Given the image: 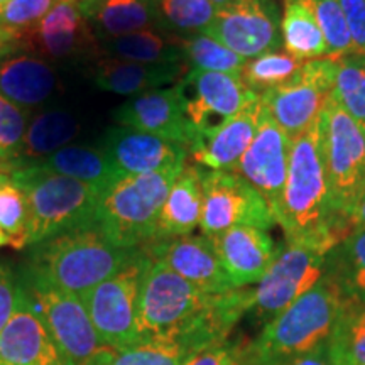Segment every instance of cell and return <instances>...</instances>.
<instances>
[{"mask_svg": "<svg viewBox=\"0 0 365 365\" xmlns=\"http://www.w3.org/2000/svg\"><path fill=\"white\" fill-rule=\"evenodd\" d=\"M274 220L284 230L286 244L312 245L327 252L355 228L340 220L331 210L319 118L312 129L291 143L289 170Z\"/></svg>", "mask_w": 365, "mask_h": 365, "instance_id": "1", "label": "cell"}, {"mask_svg": "<svg viewBox=\"0 0 365 365\" xmlns=\"http://www.w3.org/2000/svg\"><path fill=\"white\" fill-rule=\"evenodd\" d=\"M135 250L113 245L97 225L80 227L31 245L22 272L83 298L124 266Z\"/></svg>", "mask_w": 365, "mask_h": 365, "instance_id": "2", "label": "cell"}, {"mask_svg": "<svg viewBox=\"0 0 365 365\" xmlns=\"http://www.w3.org/2000/svg\"><path fill=\"white\" fill-rule=\"evenodd\" d=\"M352 304L330 277L299 296L266 323L250 352L255 365H284L330 339L336 323Z\"/></svg>", "mask_w": 365, "mask_h": 365, "instance_id": "3", "label": "cell"}, {"mask_svg": "<svg viewBox=\"0 0 365 365\" xmlns=\"http://www.w3.org/2000/svg\"><path fill=\"white\" fill-rule=\"evenodd\" d=\"M252 287L220 294L202 318L176 335L118 346H102L85 365H186L195 355L230 339L237 322L250 312Z\"/></svg>", "mask_w": 365, "mask_h": 365, "instance_id": "4", "label": "cell"}, {"mask_svg": "<svg viewBox=\"0 0 365 365\" xmlns=\"http://www.w3.org/2000/svg\"><path fill=\"white\" fill-rule=\"evenodd\" d=\"M29 207V247L73 228L95 225L102 191L73 178L34 166L11 171ZM27 247V249H29Z\"/></svg>", "mask_w": 365, "mask_h": 365, "instance_id": "5", "label": "cell"}, {"mask_svg": "<svg viewBox=\"0 0 365 365\" xmlns=\"http://www.w3.org/2000/svg\"><path fill=\"white\" fill-rule=\"evenodd\" d=\"M181 171L118 176L100 193L95 225L120 249H139L154 228L173 181Z\"/></svg>", "mask_w": 365, "mask_h": 365, "instance_id": "6", "label": "cell"}, {"mask_svg": "<svg viewBox=\"0 0 365 365\" xmlns=\"http://www.w3.org/2000/svg\"><path fill=\"white\" fill-rule=\"evenodd\" d=\"M319 137L331 210L355 227L354 213L365 193V135L333 95L319 115Z\"/></svg>", "mask_w": 365, "mask_h": 365, "instance_id": "7", "label": "cell"}, {"mask_svg": "<svg viewBox=\"0 0 365 365\" xmlns=\"http://www.w3.org/2000/svg\"><path fill=\"white\" fill-rule=\"evenodd\" d=\"M218 296L205 293L149 255L140 282L137 341L171 336L186 330L217 303Z\"/></svg>", "mask_w": 365, "mask_h": 365, "instance_id": "8", "label": "cell"}, {"mask_svg": "<svg viewBox=\"0 0 365 365\" xmlns=\"http://www.w3.org/2000/svg\"><path fill=\"white\" fill-rule=\"evenodd\" d=\"M148 262V252L139 247L115 274L81 298L103 346L137 344L139 293Z\"/></svg>", "mask_w": 365, "mask_h": 365, "instance_id": "9", "label": "cell"}, {"mask_svg": "<svg viewBox=\"0 0 365 365\" xmlns=\"http://www.w3.org/2000/svg\"><path fill=\"white\" fill-rule=\"evenodd\" d=\"M19 281L51 333L65 365H85L91 355L102 349L103 344L91 323L83 299L24 272H21Z\"/></svg>", "mask_w": 365, "mask_h": 365, "instance_id": "10", "label": "cell"}, {"mask_svg": "<svg viewBox=\"0 0 365 365\" xmlns=\"http://www.w3.org/2000/svg\"><path fill=\"white\" fill-rule=\"evenodd\" d=\"M336 61L330 58L304 61L286 83L259 95L262 107L291 140L317 124L335 88Z\"/></svg>", "mask_w": 365, "mask_h": 365, "instance_id": "11", "label": "cell"}, {"mask_svg": "<svg viewBox=\"0 0 365 365\" xmlns=\"http://www.w3.org/2000/svg\"><path fill=\"white\" fill-rule=\"evenodd\" d=\"M328 274V252L312 245L286 244L276 261L252 289L250 313L266 323Z\"/></svg>", "mask_w": 365, "mask_h": 365, "instance_id": "12", "label": "cell"}, {"mask_svg": "<svg viewBox=\"0 0 365 365\" xmlns=\"http://www.w3.org/2000/svg\"><path fill=\"white\" fill-rule=\"evenodd\" d=\"M182 112L196 135L210 134L244 110L259 95L237 75L188 70L175 85Z\"/></svg>", "mask_w": 365, "mask_h": 365, "instance_id": "13", "label": "cell"}, {"mask_svg": "<svg viewBox=\"0 0 365 365\" xmlns=\"http://www.w3.org/2000/svg\"><path fill=\"white\" fill-rule=\"evenodd\" d=\"M202 185L200 230L203 235L213 237L242 225L269 230L276 223L262 196L237 173L203 170Z\"/></svg>", "mask_w": 365, "mask_h": 365, "instance_id": "14", "label": "cell"}, {"mask_svg": "<svg viewBox=\"0 0 365 365\" xmlns=\"http://www.w3.org/2000/svg\"><path fill=\"white\" fill-rule=\"evenodd\" d=\"M205 34L244 59L279 49L281 17L274 0H234L218 7Z\"/></svg>", "mask_w": 365, "mask_h": 365, "instance_id": "15", "label": "cell"}, {"mask_svg": "<svg viewBox=\"0 0 365 365\" xmlns=\"http://www.w3.org/2000/svg\"><path fill=\"white\" fill-rule=\"evenodd\" d=\"M291 143L293 140L277 125V122L261 103L257 130L252 144L242 156L234 173L262 196L264 202L271 208L272 217L279 208L282 190L286 185Z\"/></svg>", "mask_w": 365, "mask_h": 365, "instance_id": "16", "label": "cell"}, {"mask_svg": "<svg viewBox=\"0 0 365 365\" xmlns=\"http://www.w3.org/2000/svg\"><path fill=\"white\" fill-rule=\"evenodd\" d=\"M98 148L118 176L181 171L188 158V149L180 143L122 125L108 127Z\"/></svg>", "mask_w": 365, "mask_h": 365, "instance_id": "17", "label": "cell"}, {"mask_svg": "<svg viewBox=\"0 0 365 365\" xmlns=\"http://www.w3.org/2000/svg\"><path fill=\"white\" fill-rule=\"evenodd\" d=\"M144 250L205 293L222 294L235 289L207 235L190 234L150 242Z\"/></svg>", "mask_w": 365, "mask_h": 365, "instance_id": "18", "label": "cell"}, {"mask_svg": "<svg viewBox=\"0 0 365 365\" xmlns=\"http://www.w3.org/2000/svg\"><path fill=\"white\" fill-rule=\"evenodd\" d=\"M93 43L95 36L76 0H58L38 26L19 36L21 49L48 61L80 56Z\"/></svg>", "mask_w": 365, "mask_h": 365, "instance_id": "19", "label": "cell"}, {"mask_svg": "<svg viewBox=\"0 0 365 365\" xmlns=\"http://www.w3.org/2000/svg\"><path fill=\"white\" fill-rule=\"evenodd\" d=\"M210 240L235 289L257 284L281 252L267 230L257 227L228 228Z\"/></svg>", "mask_w": 365, "mask_h": 365, "instance_id": "20", "label": "cell"}, {"mask_svg": "<svg viewBox=\"0 0 365 365\" xmlns=\"http://www.w3.org/2000/svg\"><path fill=\"white\" fill-rule=\"evenodd\" d=\"M118 125L175 140L190 149L193 132L182 112L176 88H158L125 100L112 113Z\"/></svg>", "mask_w": 365, "mask_h": 365, "instance_id": "21", "label": "cell"}, {"mask_svg": "<svg viewBox=\"0 0 365 365\" xmlns=\"http://www.w3.org/2000/svg\"><path fill=\"white\" fill-rule=\"evenodd\" d=\"M0 365H65L21 281L16 312L0 331Z\"/></svg>", "mask_w": 365, "mask_h": 365, "instance_id": "22", "label": "cell"}, {"mask_svg": "<svg viewBox=\"0 0 365 365\" xmlns=\"http://www.w3.org/2000/svg\"><path fill=\"white\" fill-rule=\"evenodd\" d=\"M259 112L261 100H255L218 129L196 135L188 149L193 164L208 171H235L237 164L252 144Z\"/></svg>", "mask_w": 365, "mask_h": 365, "instance_id": "23", "label": "cell"}, {"mask_svg": "<svg viewBox=\"0 0 365 365\" xmlns=\"http://www.w3.org/2000/svg\"><path fill=\"white\" fill-rule=\"evenodd\" d=\"M58 81L56 68L39 54L17 49L0 58V93L26 110L48 102Z\"/></svg>", "mask_w": 365, "mask_h": 365, "instance_id": "24", "label": "cell"}, {"mask_svg": "<svg viewBox=\"0 0 365 365\" xmlns=\"http://www.w3.org/2000/svg\"><path fill=\"white\" fill-rule=\"evenodd\" d=\"M202 175L203 170L200 166L185 164L180 175L173 181L166 202L159 212L154 237L150 242L190 235L196 228H200L203 207Z\"/></svg>", "mask_w": 365, "mask_h": 365, "instance_id": "25", "label": "cell"}, {"mask_svg": "<svg viewBox=\"0 0 365 365\" xmlns=\"http://www.w3.org/2000/svg\"><path fill=\"white\" fill-rule=\"evenodd\" d=\"M185 63H144L122 61V59L102 56L93 68V81L98 88L108 93L135 97L145 91L163 88L164 85L176 83L188 71Z\"/></svg>", "mask_w": 365, "mask_h": 365, "instance_id": "26", "label": "cell"}, {"mask_svg": "<svg viewBox=\"0 0 365 365\" xmlns=\"http://www.w3.org/2000/svg\"><path fill=\"white\" fill-rule=\"evenodd\" d=\"M78 6L98 43L158 27L154 0H90Z\"/></svg>", "mask_w": 365, "mask_h": 365, "instance_id": "27", "label": "cell"}, {"mask_svg": "<svg viewBox=\"0 0 365 365\" xmlns=\"http://www.w3.org/2000/svg\"><path fill=\"white\" fill-rule=\"evenodd\" d=\"M81 132L80 118L66 108H49L31 118L16 168L31 166L66 148ZM14 168V170H16ZM12 170V171H14Z\"/></svg>", "mask_w": 365, "mask_h": 365, "instance_id": "28", "label": "cell"}, {"mask_svg": "<svg viewBox=\"0 0 365 365\" xmlns=\"http://www.w3.org/2000/svg\"><path fill=\"white\" fill-rule=\"evenodd\" d=\"M100 51L107 58L144 63V65L182 63L180 38L170 33L164 34L158 27L103 41V43H100Z\"/></svg>", "mask_w": 365, "mask_h": 365, "instance_id": "29", "label": "cell"}, {"mask_svg": "<svg viewBox=\"0 0 365 365\" xmlns=\"http://www.w3.org/2000/svg\"><path fill=\"white\" fill-rule=\"evenodd\" d=\"M34 166L83 181L100 191L118 178L103 150L90 145H66L51 156L44 158L43 161L36 163Z\"/></svg>", "mask_w": 365, "mask_h": 365, "instance_id": "30", "label": "cell"}, {"mask_svg": "<svg viewBox=\"0 0 365 365\" xmlns=\"http://www.w3.org/2000/svg\"><path fill=\"white\" fill-rule=\"evenodd\" d=\"M355 304L365 307V227H355L328 252V274Z\"/></svg>", "mask_w": 365, "mask_h": 365, "instance_id": "31", "label": "cell"}, {"mask_svg": "<svg viewBox=\"0 0 365 365\" xmlns=\"http://www.w3.org/2000/svg\"><path fill=\"white\" fill-rule=\"evenodd\" d=\"M281 43L286 53L299 61H312L328 56L323 38L313 12L303 0H284L281 17Z\"/></svg>", "mask_w": 365, "mask_h": 365, "instance_id": "32", "label": "cell"}, {"mask_svg": "<svg viewBox=\"0 0 365 365\" xmlns=\"http://www.w3.org/2000/svg\"><path fill=\"white\" fill-rule=\"evenodd\" d=\"M154 7L158 29L178 38L205 33L218 11L210 0H154Z\"/></svg>", "mask_w": 365, "mask_h": 365, "instance_id": "33", "label": "cell"}, {"mask_svg": "<svg viewBox=\"0 0 365 365\" xmlns=\"http://www.w3.org/2000/svg\"><path fill=\"white\" fill-rule=\"evenodd\" d=\"M182 63L190 70L227 73V75H242L247 59L223 46L220 41L208 34H195L188 38H180Z\"/></svg>", "mask_w": 365, "mask_h": 365, "instance_id": "34", "label": "cell"}, {"mask_svg": "<svg viewBox=\"0 0 365 365\" xmlns=\"http://www.w3.org/2000/svg\"><path fill=\"white\" fill-rule=\"evenodd\" d=\"M336 61L333 98L365 135V56L346 54Z\"/></svg>", "mask_w": 365, "mask_h": 365, "instance_id": "35", "label": "cell"}, {"mask_svg": "<svg viewBox=\"0 0 365 365\" xmlns=\"http://www.w3.org/2000/svg\"><path fill=\"white\" fill-rule=\"evenodd\" d=\"M0 228L16 250L29 247V207L11 173H0Z\"/></svg>", "mask_w": 365, "mask_h": 365, "instance_id": "36", "label": "cell"}, {"mask_svg": "<svg viewBox=\"0 0 365 365\" xmlns=\"http://www.w3.org/2000/svg\"><path fill=\"white\" fill-rule=\"evenodd\" d=\"M304 61L289 56L286 51H267L252 59H247L240 78L257 95L276 88L289 81L301 70Z\"/></svg>", "mask_w": 365, "mask_h": 365, "instance_id": "37", "label": "cell"}, {"mask_svg": "<svg viewBox=\"0 0 365 365\" xmlns=\"http://www.w3.org/2000/svg\"><path fill=\"white\" fill-rule=\"evenodd\" d=\"M341 365H365V307L352 303L328 339Z\"/></svg>", "mask_w": 365, "mask_h": 365, "instance_id": "38", "label": "cell"}, {"mask_svg": "<svg viewBox=\"0 0 365 365\" xmlns=\"http://www.w3.org/2000/svg\"><path fill=\"white\" fill-rule=\"evenodd\" d=\"M303 2L313 12L323 38L327 41V58L339 59L346 54H352V36H350L345 14L341 11L339 0H303Z\"/></svg>", "mask_w": 365, "mask_h": 365, "instance_id": "39", "label": "cell"}, {"mask_svg": "<svg viewBox=\"0 0 365 365\" xmlns=\"http://www.w3.org/2000/svg\"><path fill=\"white\" fill-rule=\"evenodd\" d=\"M31 112L0 93V159L14 170L21 156L26 130L31 122Z\"/></svg>", "mask_w": 365, "mask_h": 365, "instance_id": "40", "label": "cell"}, {"mask_svg": "<svg viewBox=\"0 0 365 365\" xmlns=\"http://www.w3.org/2000/svg\"><path fill=\"white\" fill-rule=\"evenodd\" d=\"M58 0H9L0 9V29L19 36L31 31L56 6Z\"/></svg>", "mask_w": 365, "mask_h": 365, "instance_id": "41", "label": "cell"}, {"mask_svg": "<svg viewBox=\"0 0 365 365\" xmlns=\"http://www.w3.org/2000/svg\"><path fill=\"white\" fill-rule=\"evenodd\" d=\"M186 365H255L250 341L223 340L195 355Z\"/></svg>", "mask_w": 365, "mask_h": 365, "instance_id": "42", "label": "cell"}, {"mask_svg": "<svg viewBox=\"0 0 365 365\" xmlns=\"http://www.w3.org/2000/svg\"><path fill=\"white\" fill-rule=\"evenodd\" d=\"M19 299V276L7 262L0 261V331L16 312Z\"/></svg>", "mask_w": 365, "mask_h": 365, "instance_id": "43", "label": "cell"}, {"mask_svg": "<svg viewBox=\"0 0 365 365\" xmlns=\"http://www.w3.org/2000/svg\"><path fill=\"white\" fill-rule=\"evenodd\" d=\"M352 36L354 53L365 56V0H339Z\"/></svg>", "mask_w": 365, "mask_h": 365, "instance_id": "44", "label": "cell"}, {"mask_svg": "<svg viewBox=\"0 0 365 365\" xmlns=\"http://www.w3.org/2000/svg\"><path fill=\"white\" fill-rule=\"evenodd\" d=\"M284 365H341V364L340 360L335 357V354L331 352L330 344H328L327 340L325 344L318 345L317 349L312 350V352L299 355V357L289 360V362Z\"/></svg>", "mask_w": 365, "mask_h": 365, "instance_id": "45", "label": "cell"}, {"mask_svg": "<svg viewBox=\"0 0 365 365\" xmlns=\"http://www.w3.org/2000/svg\"><path fill=\"white\" fill-rule=\"evenodd\" d=\"M17 49H21V44H19V41H17L16 36L7 33V31L0 29V58H4V56H7V54L17 51Z\"/></svg>", "mask_w": 365, "mask_h": 365, "instance_id": "46", "label": "cell"}, {"mask_svg": "<svg viewBox=\"0 0 365 365\" xmlns=\"http://www.w3.org/2000/svg\"><path fill=\"white\" fill-rule=\"evenodd\" d=\"M354 223H355V227H365V193L362 196V200H360L357 210H355V213H354Z\"/></svg>", "mask_w": 365, "mask_h": 365, "instance_id": "47", "label": "cell"}, {"mask_svg": "<svg viewBox=\"0 0 365 365\" xmlns=\"http://www.w3.org/2000/svg\"><path fill=\"white\" fill-rule=\"evenodd\" d=\"M6 245H9V237L6 235V232L0 228V249L6 247Z\"/></svg>", "mask_w": 365, "mask_h": 365, "instance_id": "48", "label": "cell"}, {"mask_svg": "<svg viewBox=\"0 0 365 365\" xmlns=\"http://www.w3.org/2000/svg\"><path fill=\"white\" fill-rule=\"evenodd\" d=\"M11 171H12L11 164H7L6 161H2V159H0V173H11Z\"/></svg>", "mask_w": 365, "mask_h": 365, "instance_id": "49", "label": "cell"}, {"mask_svg": "<svg viewBox=\"0 0 365 365\" xmlns=\"http://www.w3.org/2000/svg\"><path fill=\"white\" fill-rule=\"evenodd\" d=\"M210 2H212V4H215L217 7H223V6H227V4L234 2V0H210Z\"/></svg>", "mask_w": 365, "mask_h": 365, "instance_id": "50", "label": "cell"}, {"mask_svg": "<svg viewBox=\"0 0 365 365\" xmlns=\"http://www.w3.org/2000/svg\"><path fill=\"white\" fill-rule=\"evenodd\" d=\"M9 2V0H0V9H2L4 6H6V4Z\"/></svg>", "mask_w": 365, "mask_h": 365, "instance_id": "51", "label": "cell"}, {"mask_svg": "<svg viewBox=\"0 0 365 365\" xmlns=\"http://www.w3.org/2000/svg\"><path fill=\"white\" fill-rule=\"evenodd\" d=\"M78 4H85V2H90V0H76Z\"/></svg>", "mask_w": 365, "mask_h": 365, "instance_id": "52", "label": "cell"}]
</instances>
